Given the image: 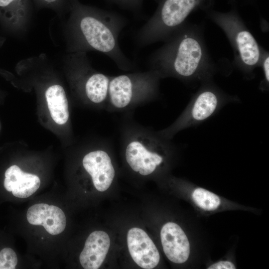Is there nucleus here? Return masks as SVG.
<instances>
[{
	"label": "nucleus",
	"mask_w": 269,
	"mask_h": 269,
	"mask_svg": "<svg viewBox=\"0 0 269 269\" xmlns=\"http://www.w3.org/2000/svg\"><path fill=\"white\" fill-rule=\"evenodd\" d=\"M107 1L114 4L120 8L139 13L142 9L144 0H106Z\"/></svg>",
	"instance_id": "obj_20"
},
{
	"label": "nucleus",
	"mask_w": 269,
	"mask_h": 269,
	"mask_svg": "<svg viewBox=\"0 0 269 269\" xmlns=\"http://www.w3.org/2000/svg\"><path fill=\"white\" fill-rule=\"evenodd\" d=\"M195 203L200 208L212 211L216 209L220 205L221 200L216 194L202 188H197L192 194Z\"/></svg>",
	"instance_id": "obj_17"
},
{
	"label": "nucleus",
	"mask_w": 269,
	"mask_h": 269,
	"mask_svg": "<svg viewBox=\"0 0 269 269\" xmlns=\"http://www.w3.org/2000/svg\"><path fill=\"white\" fill-rule=\"evenodd\" d=\"M17 264L15 252L10 248H4L0 251V269H13Z\"/></svg>",
	"instance_id": "obj_19"
},
{
	"label": "nucleus",
	"mask_w": 269,
	"mask_h": 269,
	"mask_svg": "<svg viewBox=\"0 0 269 269\" xmlns=\"http://www.w3.org/2000/svg\"><path fill=\"white\" fill-rule=\"evenodd\" d=\"M110 243L109 236L105 232L95 231L91 233L79 256L82 267L85 269H99L105 259Z\"/></svg>",
	"instance_id": "obj_14"
},
{
	"label": "nucleus",
	"mask_w": 269,
	"mask_h": 269,
	"mask_svg": "<svg viewBox=\"0 0 269 269\" xmlns=\"http://www.w3.org/2000/svg\"><path fill=\"white\" fill-rule=\"evenodd\" d=\"M232 9L220 12L211 8L204 10L208 18L220 27L225 33L234 51L235 66L247 78L260 66L263 49L258 43L241 17L235 0H229Z\"/></svg>",
	"instance_id": "obj_4"
},
{
	"label": "nucleus",
	"mask_w": 269,
	"mask_h": 269,
	"mask_svg": "<svg viewBox=\"0 0 269 269\" xmlns=\"http://www.w3.org/2000/svg\"><path fill=\"white\" fill-rule=\"evenodd\" d=\"M96 147L85 154L82 163L96 189L103 192L110 187L116 176L112 157L114 146L110 139L106 138Z\"/></svg>",
	"instance_id": "obj_9"
},
{
	"label": "nucleus",
	"mask_w": 269,
	"mask_h": 269,
	"mask_svg": "<svg viewBox=\"0 0 269 269\" xmlns=\"http://www.w3.org/2000/svg\"><path fill=\"white\" fill-rule=\"evenodd\" d=\"M160 239L164 254L172 262L185 263L190 255V244L182 228L173 222L165 224L160 231Z\"/></svg>",
	"instance_id": "obj_12"
},
{
	"label": "nucleus",
	"mask_w": 269,
	"mask_h": 269,
	"mask_svg": "<svg viewBox=\"0 0 269 269\" xmlns=\"http://www.w3.org/2000/svg\"><path fill=\"white\" fill-rule=\"evenodd\" d=\"M37 8H47L54 11L59 17L68 12V0H33Z\"/></svg>",
	"instance_id": "obj_18"
},
{
	"label": "nucleus",
	"mask_w": 269,
	"mask_h": 269,
	"mask_svg": "<svg viewBox=\"0 0 269 269\" xmlns=\"http://www.w3.org/2000/svg\"><path fill=\"white\" fill-rule=\"evenodd\" d=\"M202 84L176 120L168 127L158 131L161 135L171 140L181 131L199 125L209 119L232 99V97L211 83V80Z\"/></svg>",
	"instance_id": "obj_8"
},
{
	"label": "nucleus",
	"mask_w": 269,
	"mask_h": 269,
	"mask_svg": "<svg viewBox=\"0 0 269 269\" xmlns=\"http://www.w3.org/2000/svg\"><path fill=\"white\" fill-rule=\"evenodd\" d=\"M244 0L247 3H252L255 1V0Z\"/></svg>",
	"instance_id": "obj_24"
},
{
	"label": "nucleus",
	"mask_w": 269,
	"mask_h": 269,
	"mask_svg": "<svg viewBox=\"0 0 269 269\" xmlns=\"http://www.w3.org/2000/svg\"><path fill=\"white\" fill-rule=\"evenodd\" d=\"M45 97L51 116L59 125L65 124L69 117L68 102L64 88L58 84L49 85Z\"/></svg>",
	"instance_id": "obj_16"
},
{
	"label": "nucleus",
	"mask_w": 269,
	"mask_h": 269,
	"mask_svg": "<svg viewBox=\"0 0 269 269\" xmlns=\"http://www.w3.org/2000/svg\"><path fill=\"white\" fill-rule=\"evenodd\" d=\"M127 244L131 257L138 266L152 269L157 266L160 260L158 251L144 230L136 227L130 229Z\"/></svg>",
	"instance_id": "obj_11"
},
{
	"label": "nucleus",
	"mask_w": 269,
	"mask_h": 269,
	"mask_svg": "<svg viewBox=\"0 0 269 269\" xmlns=\"http://www.w3.org/2000/svg\"><path fill=\"white\" fill-rule=\"evenodd\" d=\"M154 13L139 29L135 44L143 47L164 41L186 21L190 14L197 9L211 7L214 0H155Z\"/></svg>",
	"instance_id": "obj_6"
},
{
	"label": "nucleus",
	"mask_w": 269,
	"mask_h": 269,
	"mask_svg": "<svg viewBox=\"0 0 269 269\" xmlns=\"http://www.w3.org/2000/svg\"><path fill=\"white\" fill-rule=\"evenodd\" d=\"M62 63L77 93L89 103L106 110L112 76L95 70L85 52H66Z\"/></svg>",
	"instance_id": "obj_7"
},
{
	"label": "nucleus",
	"mask_w": 269,
	"mask_h": 269,
	"mask_svg": "<svg viewBox=\"0 0 269 269\" xmlns=\"http://www.w3.org/2000/svg\"><path fill=\"white\" fill-rule=\"evenodd\" d=\"M30 0H0V21L9 32L22 35L27 30L31 17Z\"/></svg>",
	"instance_id": "obj_10"
},
{
	"label": "nucleus",
	"mask_w": 269,
	"mask_h": 269,
	"mask_svg": "<svg viewBox=\"0 0 269 269\" xmlns=\"http://www.w3.org/2000/svg\"><path fill=\"white\" fill-rule=\"evenodd\" d=\"M4 187L13 195L25 198L35 193L40 185V180L36 175L24 172L17 165H12L5 172Z\"/></svg>",
	"instance_id": "obj_15"
},
{
	"label": "nucleus",
	"mask_w": 269,
	"mask_h": 269,
	"mask_svg": "<svg viewBox=\"0 0 269 269\" xmlns=\"http://www.w3.org/2000/svg\"><path fill=\"white\" fill-rule=\"evenodd\" d=\"M69 15L63 26L67 53L97 51L110 58L121 70L135 69V63L123 52L119 36L127 19L110 10L68 0Z\"/></svg>",
	"instance_id": "obj_1"
},
{
	"label": "nucleus",
	"mask_w": 269,
	"mask_h": 269,
	"mask_svg": "<svg viewBox=\"0 0 269 269\" xmlns=\"http://www.w3.org/2000/svg\"><path fill=\"white\" fill-rule=\"evenodd\" d=\"M119 125L120 147L129 168L141 176L155 173L176 146L158 131L135 121L133 113H124Z\"/></svg>",
	"instance_id": "obj_3"
},
{
	"label": "nucleus",
	"mask_w": 269,
	"mask_h": 269,
	"mask_svg": "<svg viewBox=\"0 0 269 269\" xmlns=\"http://www.w3.org/2000/svg\"><path fill=\"white\" fill-rule=\"evenodd\" d=\"M163 42L148 58V69L161 79L171 77L186 83L211 80L216 68L205 44L202 26L186 22Z\"/></svg>",
	"instance_id": "obj_2"
},
{
	"label": "nucleus",
	"mask_w": 269,
	"mask_h": 269,
	"mask_svg": "<svg viewBox=\"0 0 269 269\" xmlns=\"http://www.w3.org/2000/svg\"><path fill=\"white\" fill-rule=\"evenodd\" d=\"M262 68L264 78L260 84L262 90H267L269 83V54L268 52L263 49L260 65Z\"/></svg>",
	"instance_id": "obj_21"
},
{
	"label": "nucleus",
	"mask_w": 269,
	"mask_h": 269,
	"mask_svg": "<svg viewBox=\"0 0 269 269\" xmlns=\"http://www.w3.org/2000/svg\"><path fill=\"white\" fill-rule=\"evenodd\" d=\"M161 79L148 69L111 77L106 111L126 113L157 99Z\"/></svg>",
	"instance_id": "obj_5"
},
{
	"label": "nucleus",
	"mask_w": 269,
	"mask_h": 269,
	"mask_svg": "<svg viewBox=\"0 0 269 269\" xmlns=\"http://www.w3.org/2000/svg\"><path fill=\"white\" fill-rule=\"evenodd\" d=\"M26 218L29 224L41 225L52 235L61 233L66 225L63 211L56 206L46 203H37L30 207L27 211Z\"/></svg>",
	"instance_id": "obj_13"
},
{
	"label": "nucleus",
	"mask_w": 269,
	"mask_h": 269,
	"mask_svg": "<svg viewBox=\"0 0 269 269\" xmlns=\"http://www.w3.org/2000/svg\"><path fill=\"white\" fill-rule=\"evenodd\" d=\"M4 40L5 39L3 37L0 36V47L2 45V44L4 42Z\"/></svg>",
	"instance_id": "obj_23"
},
{
	"label": "nucleus",
	"mask_w": 269,
	"mask_h": 269,
	"mask_svg": "<svg viewBox=\"0 0 269 269\" xmlns=\"http://www.w3.org/2000/svg\"><path fill=\"white\" fill-rule=\"evenodd\" d=\"M208 269H235L234 265L227 261H220L210 266Z\"/></svg>",
	"instance_id": "obj_22"
}]
</instances>
